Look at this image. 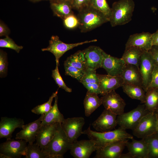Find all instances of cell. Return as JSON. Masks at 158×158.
Listing matches in <instances>:
<instances>
[{
    "label": "cell",
    "mask_w": 158,
    "mask_h": 158,
    "mask_svg": "<svg viewBox=\"0 0 158 158\" xmlns=\"http://www.w3.org/2000/svg\"><path fill=\"white\" fill-rule=\"evenodd\" d=\"M82 134L86 135L90 140L93 141L97 150L116 142L133 138L132 135L120 127L113 131L99 132L91 130L90 126L82 131Z\"/></svg>",
    "instance_id": "1"
},
{
    "label": "cell",
    "mask_w": 158,
    "mask_h": 158,
    "mask_svg": "<svg viewBox=\"0 0 158 158\" xmlns=\"http://www.w3.org/2000/svg\"><path fill=\"white\" fill-rule=\"evenodd\" d=\"M77 17L79 21V27L83 32L91 31L109 22L103 13L90 6L79 11Z\"/></svg>",
    "instance_id": "2"
},
{
    "label": "cell",
    "mask_w": 158,
    "mask_h": 158,
    "mask_svg": "<svg viewBox=\"0 0 158 158\" xmlns=\"http://www.w3.org/2000/svg\"><path fill=\"white\" fill-rule=\"evenodd\" d=\"M135 4L133 0H119L111 8L109 21L112 27L126 24L132 19Z\"/></svg>",
    "instance_id": "3"
},
{
    "label": "cell",
    "mask_w": 158,
    "mask_h": 158,
    "mask_svg": "<svg viewBox=\"0 0 158 158\" xmlns=\"http://www.w3.org/2000/svg\"><path fill=\"white\" fill-rule=\"evenodd\" d=\"M73 143L68 137L59 123L56 133L49 144L44 150L51 158H62L68 150H70Z\"/></svg>",
    "instance_id": "4"
},
{
    "label": "cell",
    "mask_w": 158,
    "mask_h": 158,
    "mask_svg": "<svg viewBox=\"0 0 158 158\" xmlns=\"http://www.w3.org/2000/svg\"><path fill=\"white\" fill-rule=\"evenodd\" d=\"M149 112L146 109L144 104L139 105L130 111L118 115L117 117V124L125 130H133L142 118Z\"/></svg>",
    "instance_id": "5"
},
{
    "label": "cell",
    "mask_w": 158,
    "mask_h": 158,
    "mask_svg": "<svg viewBox=\"0 0 158 158\" xmlns=\"http://www.w3.org/2000/svg\"><path fill=\"white\" fill-rule=\"evenodd\" d=\"M97 41V40L94 39L75 43L67 44L61 41L58 36L53 35L49 41V46L46 48L42 49V51L51 53L55 56L56 64H59L60 58L68 50L78 46Z\"/></svg>",
    "instance_id": "6"
},
{
    "label": "cell",
    "mask_w": 158,
    "mask_h": 158,
    "mask_svg": "<svg viewBox=\"0 0 158 158\" xmlns=\"http://www.w3.org/2000/svg\"><path fill=\"white\" fill-rule=\"evenodd\" d=\"M157 123L156 113L149 112L132 130L133 134L138 138H146L157 133Z\"/></svg>",
    "instance_id": "7"
},
{
    "label": "cell",
    "mask_w": 158,
    "mask_h": 158,
    "mask_svg": "<svg viewBox=\"0 0 158 158\" xmlns=\"http://www.w3.org/2000/svg\"><path fill=\"white\" fill-rule=\"evenodd\" d=\"M27 142L25 140L18 139L15 140L11 138L0 144V153L3 154L10 158H20L25 156Z\"/></svg>",
    "instance_id": "8"
},
{
    "label": "cell",
    "mask_w": 158,
    "mask_h": 158,
    "mask_svg": "<svg viewBox=\"0 0 158 158\" xmlns=\"http://www.w3.org/2000/svg\"><path fill=\"white\" fill-rule=\"evenodd\" d=\"M155 64L150 54L148 51H144L141 56L139 71L142 80V87L145 92L151 83Z\"/></svg>",
    "instance_id": "9"
},
{
    "label": "cell",
    "mask_w": 158,
    "mask_h": 158,
    "mask_svg": "<svg viewBox=\"0 0 158 158\" xmlns=\"http://www.w3.org/2000/svg\"><path fill=\"white\" fill-rule=\"evenodd\" d=\"M85 123L83 117H75L65 119L61 125L69 139L73 143L82 134Z\"/></svg>",
    "instance_id": "10"
},
{
    "label": "cell",
    "mask_w": 158,
    "mask_h": 158,
    "mask_svg": "<svg viewBox=\"0 0 158 158\" xmlns=\"http://www.w3.org/2000/svg\"><path fill=\"white\" fill-rule=\"evenodd\" d=\"M102 104L105 109L117 115L124 112L126 103L120 95L113 90L102 95Z\"/></svg>",
    "instance_id": "11"
},
{
    "label": "cell",
    "mask_w": 158,
    "mask_h": 158,
    "mask_svg": "<svg viewBox=\"0 0 158 158\" xmlns=\"http://www.w3.org/2000/svg\"><path fill=\"white\" fill-rule=\"evenodd\" d=\"M126 65L122 58L112 56L103 51L101 68L106 70L107 74L112 76H121Z\"/></svg>",
    "instance_id": "12"
},
{
    "label": "cell",
    "mask_w": 158,
    "mask_h": 158,
    "mask_svg": "<svg viewBox=\"0 0 158 158\" xmlns=\"http://www.w3.org/2000/svg\"><path fill=\"white\" fill-rule=\"evenodd\" d=\"M97 149L95 143L91 140H82L73 143L70 152L75 158H89Z\"/></svg>",
    "instance_id": "13"
},
{
    "label": "cell",
    "mask_w": 158,
    "mask_h": 158,
    "mask_svg": "<svg viewBox=\"0 0 158 158\" xmlns=\"http://www.w3.org/2000/svg\"><path fill=\"white\" fill-rule=\"evenodd\" d=\"M117 115L105 109L92 124L94 128L100 132L111 131L118 125Z\"/></svg>",
    "instance_id": "14"
},
{
    "label": "cell",
    "mask_w": 158,
    "mask_h": 158,
    "mask_svg": "<svg viewBox=\"0 0 158 158\" xmlns=\"http://www.w3.org/2000/svg\"><path fill=\"white\" fill-rule=\"evenodd\" d=\"M44 114L41 115L35 121L26 125H23L22 130L17 133L15 139L26 140L30 144H32L36 140V136L42 126Z\"/></svg>",
    "instance_id": "15"
},
{
    "label": "cell",
    "mask_w": 158,
    "mask_h": 158,
    "mask_svg": "<svg viewBox=\"0 0 158 158\" xmlns=\"http://www.w3.org/2000/svg\"><path fill=\"white\" fill-rule=\"evenodd\" d=\"M87 69L96 70L101 68L104 51L100 47L91 46L83 51Z\"/></svg>",
    "instance_id": "16"
},
{
    "label": "cell",
    "mask_w": 158,
    "mask_h": 158,
    "mask_svg": "<svg viewBox=\"0 0 158 158\" xmlns=\"http://www.w3.org/2000/svg\"><path fill=\"white\" fill-rule=\"evenodd\" d=\"M128 139L111 144L96 150L95 158H120Z\"/></svg>",
    "instance_id": "17"
},
{
    "label": "cell",
    "mask_w": 158,
    "mask_h": 158,
    "mask_svg": "<svg viewBox=\"0 0 158 158\" xmlns=\"http://www.w3.org/2000/svg\"><path fill=\"white\" fill-rule=\"evenodd\" d=\"M152 45V34L143 32L130 35L126 44L125 48L135 47L143 51H147Z\"/></svg>",
    "instance_id": "18"
},
{
    "label": "cell",
    "mask_w": 158,
    "mask_h": 158,
    "mask_svg": "<svg viewBox=\"0 0 158 158\" xmlns=\"http://www.w3.org/2000/svg\"><path fill=\"white\" fill-rule=\"evenodd\" d=\"M99 80V87L101 95L115 90L122 87L123 81L121 76H112L108 74H97Z\"/></svg>",
    "instance_id": "19"
},
{
    "label": "cell",
    "mask_w": 158,
    "mask_h": 158,
    "mask_svg": "<svg viewBox=\"0 0 158 158\" xmlns=\"http://www.w3.org/2000/svg\"><path fill=\"white\" fill-rule=\"evenodd\" d=\"M23 119L16 118L1 117L0 122V138H11L17 128H22L24 124Z\"/></svg>",
    "instance_id": "20"
},
{
    "label": "cell",
    "mask_w": 158,
    "mask_h": 158,
    "mask_svg": "<svg viewBox=\"0 0 158 158\" xmlns=\"http://www.w3.org/2000/svg\"><path fill=\"white\" fill-rule=\"evenodd\" d=\"M59 123L41 126L36 136V143L43 151L53 138Z\"/></svg>",
    "instance_id": "21"
},
{
    "label": "cell",
    "mask_w": 158,
    "mask_h": 158,
    "mask_svg": "<svg viewBox=\"0 0 158 158\" xmlns=\"http://www.w3.org/2000/svg\"><path fill=\"white\" fill-rule=\"evenodd\" d=\"M131 140V142H127L126 146L133 158H148V147L145 139Z\"/></svg>",
    "instance_id": "22"
},
{
    "label": "cell",
    "mask_w": 158,
    "mask_h": 158,
    "mask_svg": "<svg viewBox=\"0 0 158 158\" xmlns=\"http://www.w3.org/2000/svg\"><path fill=\"white\" fill-rule=\"evenodd\" d=\"M80 82L91 93L101 94L99 80L96 70L87 69Z\"/></svg>",
    "instance_id": "23"
},
{
    "label": "cell",
    "mask_w": 158,
    "mask_h": 158,
    "mask_svg": "<svg viewBox=\"0 0 158 158\" xmlns=\"http://www.w3.org/2000/svg\"><path fill=\"white\" fill-rule=\"evenodd\" d=\"M121 77L123 79V83L142 87V80L139 70L135 65L126 64Z\"/></svg>",
    "instance_id": "24"
},
{
    "label": "cell",
    "mask_w": 158,
    "mask_h": 158,
    "mask_svg": "<svg viewBox=\"0 0 158 158\" xmlns=\"http://www.w3.org/2000/svg\"><path fill=\"white\" fill-rule=\"evenodd\" d=\"M57 95L55 97L54 104L50 110L44 114L42 126L56 123H61L65 119L63 115L59 111L58 106Z\"/></svg>",
    "instance_id": "25"
},
{
    "label": "cell",
    "mask_w": 158,
    "mask_h": 158,
    "mask_svg": "<svg viewBox=\"0 0 158 158\" xmlns=\"http://www.w3.org/2000/svg\"><path fill=\"white\" fill-rule=\"evenodd\" d=\"M144 51L135 47L125 48L122 58L126 65H134L139 70V66L142 55Z\"/></svg>",
    "instance_id": "26"
},
{
    "label": "cell",
    "mask_w": 158,
    "mask_h": 158,
    "mask_svg": "<svg viewBox=\"0 0 158 158\" xmlns=\"http://www.w3.org/2000/svg\"><path fill=\"white\" fill-rule=\"evenodd\" d=\"M95 93L87 91L84 100L83 104L85 116H89L102 104L100 98Z\"/></svg>",
    "instance_id": "27"
},
{
    "label": "cell",
    "mask_w": 158,
    "mask_h": 158,
    "mask_svg": "<svg viewBox=\"0 0 158 158\" xmlns=\"http://www.w3.org/2000/svg\"><path fill=\"white\" fill-rule=\"evenodd\" d=\"M51 8L54 15L63 20L73 13L71 3L66 1L51 2Z\"/></svg>",
    "instance_id": "28"
},
{
    "label": "cell",
    "mask_w": 158,
    "mask_h": 158,
    "mask_svg": "<svg viewBox=\"0 0 158 158\" xmlns=\"http://www.w3.org/2000/svg\"><path fill=\"white\" fill-rule=\"evenodd\" d=\"M146 109L149 112H158V89L152 88L145 92L144 103Z\"/></svg>",
    "instance_id": "29"
},
{
    "label": "cell",
    "mask_w": 158,
    "mask_h": 158,
    "mask_svg": "<svg viewBox=\"0 0 158 158\" xmlns=\"http://www.w3.org/2000/svg\"><path fill=\"white\" fill-rule=\"evenodd\" d=\"M122 87L123 92L130 97L139 100L141 103H144L145 92L142 87L123 83Z\"/></svg>",
    "instance_id": "30"
},
{
    "label": "cell",
    "mask_w": 158,
    "mask_h": 158,
    "mask_svg": "<svg viewBox=\"0 0 158 158\" xmlns=\"http://www.w3.org/2000/svg\"><path fill=\"white\" fill-rule=\"evenodd\" d=\"M64 65H71L81 70H87L85 60L83 51L79 50L68 57Z\"/></svg>",
    "instance_id": "31"
},
{
    "label": "cell",
    "mask_w": 158,
    "mask_h": 158,
    "mask_svg": "<svg viewBox=\"0 0 158 158\" xmlns=\"http://www.w3.org/2000/svg\"><path fill=\"white\" fill-rule=\"evenodd\" d=\"M26 158H51L50 156L44 152L36 143L27 145Z\"/></svg>",
    "instance_id": "32"
},
{
    "label": "cell",
    "mask_w": 158,
    "mask_h": 158,
    "mask_svg": "<svg viewBox=\"0 0 158 158\" xmlns=\"http://www.w3.org/2000/svg\"><path fill=\"white\" fill-rule=\"evenodd\" d=\"M144 139L148 147V158H158V134L156 133Z\"/></svg>",
    "instance_id": "33"
},
{
    "label": "cell",
    "mask_w": 158,
    "mask_h": 158,
    "mask_svg": "<svg viewBox=\"0 0 158 158\" xmlns=\"http://www.w3.org/2000/svg\"><path fill=\"white\" fill-rule=\"evenodd\" d=\"M89 6L99 11L109 19L110 16L111 8L106 0H90Z\"/></svg>",
    "instance_id": "34"
},
{
    "label": "cell",
    "mask_w": 158,
    "mask_h": 158,
    "mask_svg": "<svg viewBox=\"0 0 158 158\" xmlns=\"http://www.w3.org/2000/svg\"><path fill=\"white\" fill-rule=\"evenodd\" d=\"M58 93V90L53 93L48 101L42 104L36 106L32 109L31 111L37 115L44 114L48 112L51 108V103L53 99L57 95Z\"/></svg>",
    "instance_id": "35"
},
{
    "label": "cell",
    "mask_w": 158,
    "mask_h": 158,
    "mask_svg": "<svg viewBox=\"0 0 158 158\" xmlns=\"http://www.w3.org/2000/svg\"><path fill=\"white\" fill-rule=\"evenodd\" d=\"M64 66L65 74L75 78L80 82L85 71L69 65H64Z\"/></svg>",
    "instance_id": "36"
},
{
    "label": "cell",
    "mask_w": 158,
    "mask_h": 158,
    "mask_svg": "<svg viewBox=\"0 0 158 158\" xmlns=\"http://www.w3.org/2000/svg\"><path fill=\"white\" fill-rule=\"evenodd\" d=\"M58 66L59 64H56L55 69L52 70V77L59 87L67 92H71L72 91V89L67 86L63 80L59 72Z\"/></svg>",
    "instance_id": "37"
},
{
    "label": "cell",
    "mask_w": 158,
    "mask_h": 158,
    "mask_svg": "<svg viewBox=\"0 0 158 158\" xmlns=\"http://www.w3.org/2000/svg\"><path fill=\"white\" fill-rule=\"evenodd\" d=\"M0 47L15 50L18 53H19L23 48L22 46L17 45L8 36H6L5 38L0 39Z\"/></svg>",
    "instance_id": "38"
},
{
    "label": "cell",
    "mask_w": 158,
    "mask_h": 158,
    "mask_svg": "<svg viewBox=\"0 0 158 158\" xmlns=\"http://www.w3.org/2000/svg\"><path fill=\"white\" fill-rule=\"evenodd\" d=\"M63 20L64 25L67 28L73 29L79 26L78 18L73 13L68 16Z\"/></svg>",
    "instance_id": "39"
},
{
    "label": "cell",
    "mask_w": 158,
    "mask_h": 158,
    "mask_svg": "<svg viewBox=\"0 0 158 158\" xmlns=\"http://www.w3.org/2000/svg\"><path fill=\"white\" fill-rule=\"evenodd\" d=\"M8 62L6 53L2 50L0 51V76H6L8 70Z\"/></svg>",
    "instance_id": "40"
},
{
    "label": "cell",
    "mask_w": 158,
    "mask_h": 158,
    "mask_svg": "<svg viewBox=\"0 0 158 158\" xmlns=\"http://www.w3.org/2000/svg\"><path fill=\"white\" fill-rule=\"evenodd\" d=\"M152 88L158 89V65L156 64H155L153 72L151 83L148 87L147 90Z\"/></svg>",
    "instance_id": "41"
},
{
    "label": "cell",
    "mask_w": 158,
    "mask_h": 158,
    "mask_svg": "<svg viewBox=\"0 0 158 158\" xmlns=\"http://www.w3.org/2000/svg\"><path fill=\"white\" fill-rule=\"evenodd\" d=\"M90 0H72L71 4L72 8L79 11L89 6Z\"/></svg>",
    "instance_id": "42"
},
{
    "label": "cell",
    "mask_w": 158,
    "mask_h": 158,
    "mask_svg": "<svg viewBox=\"0 0 158 158\" xmlns=\"http://www.w3.org/2000/svg\"><path fill=\"white\" fill-rule=\"evenodd\" d=\"M148 51L152 56L156 64L158 65V46L152 45Z\"/></svg>",
    "instance_id": "43"
},
{
    "label": "cell",
    "mask_w": 158,
    "mask_h": 158,
    "mask_svg": "<svg viewBox=\"0 0 158 158\" xmlns=\"http://www.w3.org/2000/svg\"><path fill=\"white\" fill-rule=\"evenodd\" d=\"M10 33V30L8 27L2 21L0 23V36H8Z\"/></svg>",
    "instance_id": "44"
},
{
    "label": "cell",
    "mask_w": 158,
    "mask_h": 158,
    "mask_svg": "<svg viewBox=\"0 0 158 158\" xmlns=\"http://www.w3.org/2000/svg\"><path fill=\"white\" fill-rule=\"evenodd\" d=\"M152 44L158 46V30L152 34Z\"/></svg>",
    "instance_id": "45"
},
{
    "label": "cell",
    "mask_w": 158,
    "mask_h": 158,
    "mask_svg": "<svg viewBox=\"0 0 158 158\" xmlns=\"http://www.w3.org/2000/svg\"><path fill=\"white\" fill-rule=\"evenodd\" d=\"M120 158H133V157L128 152L126 154H122Z\"/></svg>",
    "instance_id": "46"
},
{
    "label": "cell",
    "mask_w": 158,
    "mask_h": 158,
    "mask_svg": "<svg viewBox=\"0 0 158 158\" xmlns=\"http://www.w3.org/2000/svg\"><path fill=\"white\" fill-rule=\"evenodd\" d=\"M156 114H157V117L156 130H157V133L158 134V112L156 113Z\"/></svg>",
    "instance_id": "47"
},
{
    "label": "cell",
    "mask_w": 158,
    "mask_h": 158,
    "mask_svg": "<svg viewBox=\"0 0 158 158\" xmlns=\"http://www.w3.org/2000/svg\"><path fill=\"white\" fill-rule=\"evenodd\" d=\"M0 158H10L9 157L3 154L0 153Z\"/></svg>",
    "instance_id": "48"
},
{
    "label": "cell",
    "mask_w": 158,
    "mask_h": 158,
    "mask_svg": "<svg viewBox=\"0 0 158 158\" xmlns=\"http://www.w3.org/2000/svg\"><path fill=\"white\" fill-rule=\"evenodd\" d=\"M72 0H59V1H67L70 2V3H71V2Z\"/></svg>",
    "instance_id": "49"
},
{
    "label": "cell",
    "mask_w": 158,
    "mask_h": 158,
    "mask_svg": "<svg viewBox=\"0 0 158 158\" xmlns=\"http://www.w3.org/2000/svg\"><path fill=\"white\" fill-rule=\"evenodd\" d=\"M59 0H51V2L56 1H58Z\"/></svg>",
    "instance_id": "50"
},
{
    "label": "cell",
    "mask_w": 158,
    "mask_h": 158,
    "mask_svg": "<svg viewBox=\"0 0 158 158\" xmlns=\"http://www.w3.org/2000/svg\"><path fill=\"white\" fill-rule=\"evenodd\" d=\"M32 1H38L41 0H31Z\"/></svg>",
    "instance_id": "51"
}]
</instances>
